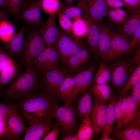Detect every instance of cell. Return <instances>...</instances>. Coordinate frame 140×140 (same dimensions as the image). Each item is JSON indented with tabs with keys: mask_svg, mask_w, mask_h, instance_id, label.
<instances>
[{
	"mask_svg": "<svg viewBox=\"0 0 140 140\" xmlns=\"http://www.w3.org/2000/svg\"><path fill=\"white\" fill-rule=\"evenodd\" d=\"M32 27L29 31L27 29L24 39L22 59L25 66H33L46 46L38 27Z\"/></svg>",
	"mask_w": 140,
	"mask_h": 140,
	"instance_id": "obj_3",
	"label": "cell"
},
{
	"mask_svg": "<svg viewBox=\"0 0 140 140\" xmlns=\"http://www.w3.org/2000/svg\"><path fill=\"white\" fill-rule=\"evenodd\" d=\"M24 0H7L8 10L18 18L20 13L21 6Z\"/></svg>",
	"mask_w": 140,
	"mask_h": 140,
	"instance_id": "obj_38",
	"label": "cell"
},
{
	"mask_svg": "<svg viewBox=\"0 0 140 140\" xmlns=\"http://www.w3.org/2000/svg\"><path fill=\"white\" fill-rule=\"evenodd\" d=\"M61 62L58 54L53 47L46 46L34 61L33 66L41 73L58 68Z\"/></svg>",
	"mask_w": 140,
	"mask_h": 140,
	"instance_id": "obj_11",
	"label": "cell"
},
{
	"mask_svg": "<svg viewBox=\"0 0 140 140\" xmlns=\"http://www.w3.org/2000/svg\"><path fill=\"white\" fill-rule=\"evenodd\" d=\"M6 101L0 102V121L6 122L10 113L11 107L10 101Z\"/></svg>",
	"mask_w": 140,
	"mask_h": 140,
	"instance_id": "obj_39",
	"label": "cell"
},
{
	"mask_svg": "<svg viewBox=\"0 0 140 140\" xmlns=\"http://www.w3.org/2000/svg\"><path fill=\"white\" fill-rule=\"evenodd\" d=\"M59 139L62 140H78V139L76 134L71 133L63 136V137H61Z\"/></svg>",
	"mask_w": 140,
	"mask_h": 140,
	"instance_id": "obj_49",
	"label": "cell"
},
{
	"mask_svg": "<svg viewBox=\"0 0 140 140\" xmlns=\"http://www.w3.org/2000/svg\"><path fill=\"white\" fill-rule=\"evenodd\" d=\"M60 7L59 0L41 1V9L49 14L57 13Z\"/></svg>",
	"mask_w": 140,
	"mask_h": 140,
	"instance_id": "obj_36",
	"label": "cell"
},
{
	"mask_svg": "<svg viewBox=\"0 0 140 140\" xmlns=\"http://www.w3.org/2000/svg\"><path fill=\"white\" fill-rule=\"evenodd\" d=\"M89 24L88 31L86 37L87 43L90 51L95 54L97 55L100 24L96 23Z\"/></svg>",
	"mask_w": 140,
	"mask_h": 140,
	"instance_id": "obj_27",
	"label": "cell"
},
{
	"mask_svg": "<svg viewBox=\"0 0 140 140\" xmlns=\"http://www.w3.org/2000/svg\"><path fill=\"white\" fill-rule=\"evenodd\" d=\"M56 122L54 119L48 121H40L29 122L30 126L21 140H42Z\"/></svg>",
	"mask_w": 140,
	"mask_h": 140,
	"instance_id": "obj_16",
	"label": "cell"
},
{
	"mask_svg": "<svg viewBox=\"0 0 140 140\" xmlns=\"http://www.w3.org/2000/svg\"><path fill=\"white\" fill-rule=\"evenodd\" d=\"M59 22L62 30L68 35L71 34L72 22L71 18L62 12L60 9L57 11Z\"/></svg>",
	"mask_w": 140,
	"mask_h": 140,
	"instance_id": "obj_35",
	"label": "cell"
},
{
	"mask_svg": "<svg viewBox=\"0 0 140 140\" xmlns=\"http://www.w3.org/2000/svg\"><path fill=\"white\" fill-rule=\"evenodd\" d=\"M60 125L57 121L56 122L53 127L46 133L42 140H55L58 139L59 135Z\"/></svg>",
	"mask_w": 140,
	"mask_h": 140,
	"instance_id": "obj_40",
	"label": "cell"
},
{
	"mask_svg": "<svg viewBox=\"0 0 140 140\" xmlns=\"http://www.w3.org/2000/svg\"><path fill=\"white\" fill-rule=\"evenodd\" d=\"M41 1H23L17 19L23 20L27 25L31 27L40 26L44 21L41 18Z\"/></svg>",
	"mask_w": 140,
	"mask_h": 140,
	"instance_id": "obj_9",
	"label": "cell"
},
{
	"mask_svg": "<svg viewBox=\"0 0 140 140\" xmlns=\"http://www.w3.org/2000/svg\"><path fill=\"white\" fill-rule=\"evenodd\" d=\"M52 115L59 123L63 136L75 133L77 120L75 104L72 103L60 106L57 103L54 107Z\"/></svg>",
	"mask_w": 140,
	"mask_h": 140,
	"instance_id": "obj_4",
	"label": "cell"
},
{
	"mask_svg": "<svg viewBox=\"0 0 140 140\" xmlns=\"http://www.w3.org/2000/svg\"><path fill=\"white\" fill-rule=\"evenodd\" d=\"M131 96L136 105L140 107V82L131 88Z\"/></svg>",
	"mask_w": 140,
	"mask_h": 140,
	"instance_id": "obj_44",
	"label": "cell"
},
{
	"mask_svg": "<svg viewBox=\"0 0 140 140\" xmlns=\"http://www.w3.org/2000/svg\"><path fill=\"white\" fill-rule=\"evenodd\" d=\"M57 13L49 14L47 19L43 21L39 28L46 46L53 45L58 39L61 30L56 25L55 19Z\"/></svg>",
	"mask_w": 140,
	"mask_h": 140,
	"instance_id": "obj_14",
	"label": "cell"
},
{
	"mask_svg": "<svg viewBox=\"0 0 140 140\" xmlns=\"http://www.w3.org/2000/svg\"><path fill=\"white\" fill-rule=\"evenodd\" d=\"M11 57L0 46V69L1 71L3 69L7 62Z\"/></svg>",
	"mask_w": 140,
	"mask_h": 140,
	"instance_id": "obj_45",
	"label": "cell"
},
{
	"mask_svg": "<svg viewBox=\"0 0 140 140\" xmlns=\"http://www.w3.org/2000/svg\"><path fill=\"white\" fill-rule=\"evenodd\" d=\"M13 25L5 19L0 22V40L4 44L8 42L14 35Z\"/></svg>",
	"mask_w": 140,
	"mask_h": 140,
	"instance_id": "obj_32",
	"label": "cell"
},
{
	"mask_svg": "<svg viewBox=\"0 0 140 140\" xmlns=\"http://www.w3.org/2000/svg\"><path fill=\"white\" fill-rule=\"evenodd\" d=\"M10 101V111L5 124L8 140H20L21 135L25 133L29 126L25 124L24 120L18 113V109L15 103Z\"/></svg>",
	"mask_w": 140,
	"mask_h": 140,
	"instance_id": "obj_10",
	"label": "cell"
},
{
	"mask_svg": "<svg viewBox=\"0 0 140 140\" xmlns=\"http://www.w3.org/2000/svg\"><path fill=\"white\" fill-rule=\"evenodd\" d=\"M115 91L112 92L111 98L108 102L106 124L98 140H114L113 138H109V136L113 134L112 128L114 126L115 106L118 97Z\"/></svg>",
	"mask_w": 140,
	"mask_h": 140,
	"instance_id": "obj_19",
	"label": "cell"
},
{
	"mask_svg": "<svg viewBox=\"0 0 140 140\" xmlns=\"http://www.w3.org/2000/svg\"><path fill=\"white\" fill-rule=\"evenodd\" d=\"M127 12L120 8H109L106 16L111 22L121 25L125 19Z\"/></svg>",
	"mask_w": 140,
	"mask_h": 140,
	"instance_id": "obj_34",
	"label": "cell"
},
{
	"mask_svg": "<svg viewBox=\"0 0 140 140\" xmlns=\"http://www.w3.org/2000/svg\"><path fill=\"white\" fill-rule=\"evenodd\" d=\"M89 56L88 49L84 46L71 57L64 65L72 73L77 72L87 61Z\"/></svg>",
	"mask_w": 140,
	"mask_h": 140,
	"instance_id": "obj_24",
	"label": "cell"
},
{
	"mask_svg": "<svg viewBox=\"0 0 140 140\" xmlns=\"http://www.w3.org/2000/svg\"><path fill=\"white\" fill-rule=\"evenodd\" d=\"M108 66L110 74L109 81L113 87V91L118 92L124 87L136 67L128 59L117 60Z\"/></svg>",
	"mask_w": 140,
	"mask_h": 140,
	"instance_id": "obj_7",
	"label": "cell"
},
{
	"mask_svg": "<svg viewBox=\"0 0 140 140\" xmlns=\"http://www.w3.org/2000/svg\"><path fill=\"white\" fill-rule=\"evenodd\" d=\"M76 6L81 9L82 18L89 24H101L110 8L104 0H78Z\"/></svg>",
	"mask_w": 140,
	"mask_h": 140,
	"instance_id": "obj_6",
	"label": "cell"
},
{
	"mask_svg": "<svg viewBox=\"0 0 140 140\" xmlns=\"http://www.w3.org/2000/svg\"><path fill=\"white\" fill-rule=\"evenodd\" d=\"M94 104L91 112L93 131L97 138L99 137L105 125L108 102L99 101L94 97Z\"/></svg>",
	"mask_w": 140,
	"mask_h": 140,
	"instance_id": "obj_12",
	"label": "cell"
},
{
	"mask_svg": "<svg viewBox=\"0 0 140 140\" xmlns=\"http://www.w3.org/2000/svg\"></svg>",
	"mask_w": 140,
	"mask_h": 140,
	"instance_id": "obj_54",
	"label": "cell"
},
{
	"mask_svg": "<svg viewBox=\"0 0 140 140\" xmlns=\"http://www.w3.org/2000/svg\"><path fill=\"white\" fill-rule=\"evenodd\" d=\"M93 123L91 114L82 121L76 134L78 140H89L93 137Z\"/></svg>",
	"mask_w": 140,
	"mask_h": 140,
	"instance_id": "obj_28",
	"label": "cell"
},
{
	"mask_svg": "<svg viewBox=\"0 0 140 140\" xmlns=\"http://www.w3.org/2000/svg\"><path fill=\"white\" fill-rule=\"evenodd\" d=\"M99 29L97 55L104 60L109 51L113 33L108 26L102 23L99 25Z\"/></svg>",
	"mask_w": 140,
	"mask_h": 140,
	"instance_id": "obj_23",
	"label": "cell"
},
{
	"mask_svg": "<svg viewBox=\"0 0 140 140\" xmlns=\"http://www.w3.org/2000/svg\"><path fill=\"white\" fill-rule=\"evenodd\" d=\"M0 8L8 10V6L7 0H0Z\"/></svg>",
	"mask_w": 140,
	"mask_h": 140,
	"instance_id": "obj_51",
	"label": "cell"
},
{
	"mask_svg": "<svg viewBox=\"0 0 140 140\" xmlns=\"http://www.w3.org/2000/svg\"><path fill=\"white\" fill-rule=\"evenodd\" d=\"M130 49L129 41L120 33H113L109 52L103 61L108 62L127 53Z\"/></svg>",
	"mask_w": 140,
	"mask_h": 140,
	"instance_id": "obj_15",
	"label": "cell"
},
{
	"mask_svg": "<svg viewBox=\"0 0 140 140\" xmlns=\"http://www.w3.org/2000/svg\"><path fill=\"white\" fill-rule=\"evenodd\" d=\"M83 46L81 39L76 38L72 34H66L61 30L58 39L51 46L58 53L64 65L67 60Z\"/></svg>",
	"mask_w": 140,
	"mask_h": 140,
	"instance_id": "obj_8",
	"label": "cell"
},
{
	"mask_svg": "<svg viewBox=\"0 0 140 140\" xmlns=\"http://www.w3.org/2000/svg\"><path fill=\"white\" fill-rule=\"evenodd\" d=\"M75 86L74 77L70 74L67 75L58 88L56 101L62 102L63 104L68 105L73 103Z\"/></svg>",
	"mask_w": 140,
	"mask_h": 140,
	"instance_id": "obj_20",
	"label": "cell"
},
{
	"mask_svg": "<svg viewBox=\"0 0 140 140\" xmlns=\"http://www.w3.org/2000/svg\"><path fill=\"white\" fill-rule=\"evenodd\" d=\"M89 26V24L83 18L74 19L72 23L71 34L74 36L79 38L86 37Z\"/></svg>",
	"mask_w": 140,
	"mask_h": 140,
	"instance_id": "obj_30",
	"label": "cell"
},
{
	"mask_svg": "<svg viewBox=\"0 0 140 140\" xmlns=\"http://www.w3.org/2000/svg\"><path fill=\"white\" fill-rule=\"evenodd\" d=\"M91 85L87 91L79 96L76 99L77 103L75 106L76 117L81 122L85 117L90 114L93 108V104Z\"/></svg>",
	"mask_w": 140,
	"mask_h": 140,
	"instance_id": "obj_21",
	"label": "cell"
},
{
	"mask_svg": "<svg viewBox=\"0 0 140 140\" xmlns=\"http://www.w3.org/2000/svg\"><path fill=\"white\" fill-rule=\"evenodd\" d=\"M140 107L137 106L131 95L127 94V102L122 121V128L133 125H140Z\"/></svg>",
	"mask_w": 140,
	"mask_h": 140,
	"instance_id": "obj_17",
	"label": "cell"
},
{
	"mask_svg": "<svg viewBox=\"0 0 140 140\" xmlns=\"http://www.w3.org/2000/svg\"><path fill=\"white\" fill-rule=\"evenodd\" d=\"M76 0H64L66 6H73L74 3Z\"/></svg>",
	"mask_w": 140,
	"mask_h": 140,
	"instance_id": "obj_52",
	"label": "cell"
},
{
	"mask_svg": "<svg viewBox=\"0 0 140 140\" xmlns=\"http://www.w3.org/2000/svg\"><path fill=\"white\" fill-rule=\"evenodd\" d=\"M115 103V121L116 123V127L118 128H122L121 124V97L119 96Z\"/></svg>",
	"mask_w": 140,
	"mask_h": 140,
	"instance_id": "obj_41",
	"label": "cell"
},
{
	"mask_svg": "<svg viewBox=\"0 0 140 140\" xmlns=\"http://www.w3.org/2000/svg\"><path fill=\"white\" fill-rule=\"evenodd\" d=\"M6 122L0 121V139L8 140L5 127Z\"/></svg>",
	"mask_w": 140,
	"mask_h": 140,
	"instance_id": "obj_48",
	"label": "cell"
},
{
	"mask_svg": "<svg viewBox=\"0 0 140 140\" xmlns=\"http://www.w3.org/2000/svg\"><path fill=\"white\" fill-rule=\"evenodd\" d=\"M0 72H1V71H0Z\"/></svg>",
	"mask_w": 140,
	"mask_h": 140,
	"instance_id": "obj_53",
	"label": "cell"
},
{
	"mask_svg": "<svg viewBox=\"0 0 140 140\" xmlns=\"http://www.w3.org/2000/svg\"><path fill=\"white\" fill-rule=\"evenodd\" d=\"M25 72L0 91V98L13 101L39 92L40 73L33 66H25Z\"/></svg>",
	"mask_w": 140,
	"mask_h": 140,
	"instance_id": "obj_1",
	"label": "cell"
},
{
	"mask_svg": "<svg viewBox=\"0 0 140 140\" xmlns=\"http://www.w3.org/2000/svg\"><path fill=\"white\" fill-rule=\"evenodd\" d=\"M130 49L129 53H130L133 50L136 46L140 43V26L133 34L129 40Z\"/></svg>",
	"mask_w": 140,
	"mask_h": 140,
	"instance_id": "obj_43",
	"label": "cell"
},
{
	"mask_svg": "<svg viewBox=\"0 0 140 140\" xmlns=\"http://www.w3.org/2000/svg\"><path fill=\"white\" fill-rule=\"evenodd\" d=\"M109 69L106 62L103 61L100 65L95 75L93 82L94 84H103L109 82L110 79Z\"/></svg>",
	"mask_w": 140,
	"mask_h": 140,
	"instance_id": "obj_31",
	"label": "cell"
},
{
	"mask_svg": "<svg viewBox=\"0 0 140 140\" xmlns=\"http://www.w3.org/2000/svg\"><path fill=\"white\" fill-rule=\"evenodd\" d=\"M66 71L59 68L40 73L39 92L54 101L58 88L65 77Z\"/></svg>",
	"mask_w": 140,
	"mask_h": 140,
	"instance_id": "obj_5",
	"label": "cell"
},
{
	"mask_svg": "<svg viewBox=\"0 0 140 140\" xmlns=\"http://www.w3.org/2000/svg\"><path fill=\"white\" fill-rule=\"evenodd\" d=\"M96 67L93 65L77 73L74 77L75 86L73 99V102L80 95L86 92L92 85V77Z\"/></svg>",
	"mask_w": 140,
	"mask_h": 140,
	"instance_id": "obj_13",
	"label": "cell"
},
{
	"mask_svg": "<svg viewBox=\"0 0 140 140\" xmlns=\"http://www.w3.org/2000/svg\"><path fill=\"white\" fill-rule=\"evenodd\" d=\"M19 64L15 61L12 65L2 70L0 73V91L22 73Z\"/></svg>",
	"mask_w": 140,
	"mask_h": 140,
	"instance_id": "obj_26",
	"label": "cell"
},
{
	"mask_svg": "<svg viewBox=\"0 0 140 140\" xmlns=\"http://www.w3.org/2000/svg\"><path fill=\"white\" fill-rule=\"evenodd\" d=\"M134 50L133 58L130 60L131 64L136 67L140 63V45L139 43L135 47Z\"/></svg>",
	"mask_w": 140,
	"mask_h": 140,
	"instance_id": "obj_46",
	"label": "cell"
},
{
	"mask_svg": "<svg viewBox=\"0 0 140 140\" xmlns=\"http://www.w3.org/2000/svg\"><path fill=\"white\" fill-rule=\"evenodd\" d=\"M6 9L0 8V22L5 19L7 16Z\"/></svg>",
	"mask_w": 140,
	"mask_h": 140,
	"instance_id": "obj_50",
	"label": "cell"
},
{
	"mask_svg": "<svg viewBox=\"0 0 140 140\" xmlns=\"http://www.w3.org/2000/svg\"><path fill=\"white\" fill-rule=\"evenodd\" d=\"M110 8H120L124 6L122 0H104Z\"/></svg>",
	"mask_w": 140,
	"mask_h": 140,
	"instance_id": "obj_47",
	"label": "cell"
},
{
	"mask_svg": "<svg viewBox=\"0 0 140 140\" xmlns=\"http://www.w3.org/2000/svg\"><path fill=\"white\" fill-rule=\"evenodd\" d=\"M27 25L25 24L18 33L4 44L8 54L11 57L22 58L24 36L28 29Z\"/></svg>",
	"mask_w": 140,
	"mask_h": 140,
	"instance_id": "obj_18",
	"label": "cell"
},
{
	"mask_svg": "<svg viewBox=\"0 0 140 140\" xmlns=\"http://www.w3.org/2000/svg\"><path fill=\"white\" fill-rule=\"evenodd\" d=\"M124 6L130 13H132L140 8V0H122Z\"/></svg>",
	"mask_w": 140,
	"mask_h": 140,
	"instance_id": "obj_42",
	"label": "cell"
},
{
	"mask_svg": "<svg viewBox=\"0 0 140 140\" xmlns=\"http://www.w3.org/2000/svg\"><path fill=\"white\" fill-rule=\"evenodd\" d=\"M130 13V12H129ZM140 26V8L127 15L122 24L118 28L120 33L129 41L133 34Z\"/></svg>",
	"mask_w": 140,
	"mask_h": 140,
	"instance_id": "obj_22",
	"label": "cell"
},
{
	"mask_svg": "<svg viewBox=\"0 0 140 140\" xmlns=\"http://www.w3.org/2000/svg\"><path fill=\"white\" fill-rule=\"evenodd\" d=\"M113 134L116 140H140V125L128 126L122 129L114 125L112 128Z\"/></svg>",
	"mask_w": 140,
	"mask_h": 140,
	"instance_id": "obj_25",
	"label": "cell"
},
{
	"mask_svg": "<svg viewBox=\"0 0 140 140\" xmlns=\"http://www.w3.org/2000/svg\"><path fill=\"white\" fill-rule=\"evenodd\" d=\"M13 102L20 110L22 117L29 122L54 119L52 112L56 101H52L39 92L29 97Z\"/></svg>",
	"mask_w": 140,
	"mask_h": 140,
	"instance_id": "obj_2",
	"label": "cell"
},
{
	"mask_svg": "<svg viewBox=\"0 0 140 140\" xmlns=\"http://www.w3.org/2000/svg\"><path fill=\"white\" fill-rule=\"evenodd\" d=\"M140 82V63H138L129 76L125 85L118 92V96L125 94L132 87Z\"/></svg>",
	"mask_w": 140,
	"mask_h": 140,
	"instance_id": "obj_33",
	"label": "cell"
},
{
	"mask_svg": "<svg viewBox=\"0 0 140 140\" xmlns=\"http://www.w3.org/2000/svg\"><path fill=\"white\" fill-rule=\"evenodd\" d=\"M94 97L101 101L108 102L111 98L112 91L110 87L107 84H94L90 86Z\"/></svg>",
	"mask_w": 140,
	"mask_h": 140,
	"instance_id": "obj_29",
	"label": "cell"
},
{
	"mask_svg": "<svg viewBox=\"0 0 140 140\" xmlns=\"http://www.w3.org/2000/svg\"><path fill=\"white\" fill-rule=\"evenodd\" d=\"M59 9L68 17L74 20L82 18V10L77 6H60Z\"/></svg>",
	"mask_w": 140,
	"mask_h": 140,
	"instance_id": "obj_37",
	"label": "cell"
}]
</instances>
